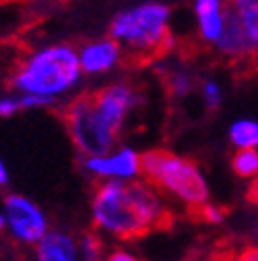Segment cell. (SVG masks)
<instances>
[{"label": "cell", "mask_w": 258, "mask_h": 261, "mask_svg": "<svg viewBox=\"0 0 258 261\" xmlns=\"http://www.w3.org/2000/svg\"><path fill=\"white\" fill-rule=\"evenodd\" d=\"M197 29L203 42L217 44L228 19V0H195Z\"/></svg>", "instance_id": "9"}, {"label": "cell", "mask_w": 258, "mask_h": 261, "mask_svg": "<svg viewBox=\"0 0 258 261\" xmlns=\"http://www.w3.org/2000/svg\"><path fill=\"white\" fill-rule=\"evenodd\" d=\"M9 182H11V172H9L7 164L3 162V158H0V189L9 187Z\"/></svg>", "instance_id": "22"}, {"label": "cell", "mask_w": 258, "mask_h": 261, "mask_svg": "<svg viewBox=\"0 0 258 261\" xmlns=\"http://www.w3.org/2000/svg\"><path fill=\"white\" fill-rule=\"evenodd\" d=\"M21 110H23V106H21V100H19V93L0 95V118H13Z\"/></svg>", "instance_id": "19"}, {"label": "cell", "mask_w": 258, "mask_h": 261, "mask_svg": "<svg viewBox=\"0 0 258 261\" xmlns=\"http://www.w3.org/2000/svg\"><path fill=\"white\" fill-rule=\"evenodd\" d=\"M141 104V93L131 83H110L67 106L64 124L81 155L112 151L126 126V120Z\"/></svg>", "instance_id": "1"}, {"label": "cell", "mask_w": 258, "mask_h": 261, "mask_svg": "<svg viewBox=\"0 0 258 261\" xmlns=\"http://www.w3.org/2000/svg\"><path fill=\"white\" fill-rule=\"evenodd\" d=\"M168 87H170V91L176 97H184V95L195 91L197 77H195V73L188 71V69H174L168 75Z\"/></svg>", "instance_id": "15"}, {"label": "cell", "mask_w": 258, "mask_h": 261, "mask_svg": "<svg viewBox=\"0 0 258 261\" xmlns=\"http://www.w3.org/2000/svg\"><path fill=\"white\" fill-rule=\"evenodd\" d=\"M104 257H106L104 245H102V241H100L98 234L87 232V234L79 237V259L98 261V259H104Z\"/></svg>", "instance_id": "16"}, {"label": "cell", "mask_w": 258, "mask_h": 261, "mask_svg": "<svg viewBox=\"0 0 258 261\" xmlns=\"http://www.w3.org/2000/svg\"><path fill=\"white\" fill-rule=\"evenodd\" d=\"M124 48L112 38H100V40H91L79 48V60H81V69L89 77H102L112 73L120 60H122Z\"/></svg>", "instance_id": "8"}, {"label": "cell", "mask_w": 258, "mask_h": 261, "mask_svg": "<svg viewBox=\"0 0 258 261\" xmlns=\"http://www.w3.org/2000/svg\"><path fill=\"white\" fill-rule=\"evenodd\" d=\"M232 168L242 178L258 176V149H236L232 158Z\"/></svg>", "instance_id": "14"}, {"label": "cell", "mask_w": 258, "mask_h": 261, "mask_svg": "<svg viewBox=\"0 0 258 261\" xmlns=\"http://www.w3.org/2000/svg\"><path fill=\"white\" fill-rule=\"evenodd\" d=\"M256 52H258V46H256Z\"/></svg>", "instance_id": "26"}, {"label": "cell", "mask_w": 258, "mask_h": 261, "mask_svg": "<svg viewBox=\"0 0 258 261\" xmlns=\"http://www.w3.org/2000/svg\"><path fill=\"white\" fill-rule=\"evenodd\" d=\"M228 7L258 46V0H228Z\"/></svg>", "instance_id": "13"}, {"label": "cell", "mask_w": 258, "mask_h": 261, "mask_svg": "<svg viewBox=\"0 0 258 261\" xmlns=\"http://www.w3.org/2000/svg\"><path fill=\"white\" fill-rule=\"evenodd\" d=\"M5 228H7V222H5V212L0 210V232H3Z\"/></svg>", "instance_id": "24"}, {"label": "cell", "mask_w": 258, "mask_h": 261, "mask_svg": "<svg viewBox=\"0 0 258 261\" xmlns=\"http://www.w3.org/2000/svg\"><path fill=\"white\" fill-rule=\"evenodd\" d=\"M143 176L161 193L170 195L186 207L201 210L211 199V189L203 170L184 155L166 149L145 151Z\"/></svg>", "instance_id": "5"}, {"label": "cell", "mask_w": 258, "mask_h": 261, "mask_svg": "<svg viewBox=\"0 0 258 261\" xmlns=\"http://www.w3.org/2000/svg\"><path fill=\"white\" fill-rule=\"evenodd\" d=\"M106 257H108L110 261H135V259H137V255L128 253V251H124V249H118V251H114V253H108Z\"/></svg>", "instance_id": "21"}, {"label": "cell", "mask_w": 258, "mask_h": 261, "mask_svg": "<svg viewBox=\"0 0 258 261\" xmlns=\"http://www.w3.org/2000/svg\"><path fill=\"white\" fill-rule=\"evenodd\" d=\"M201 95H203V102L207 106V110H219L223 104V87L215 81V79H205L201 83Z\"/></svg>", "instance_id": "17"}, {"label": "cell", "mask_w": 258, "mask_h": 261, "mask_svg": "<svg viewBox=\"0 0 258 261\" xmlns=\"http://www.w3.org/2000/svg\"><path fill=\"white\" fill-rule=\"evenodd\" d=\"M242 257L244 259H250V261H258V247H250Z\"/></svg>", "instance_id": "23"}, {"label": "cell", "mask_w": 258, "mask_h": 261, "mask_svg": "<svg viewBox=\"0 0 258 261\" xmlns=\"http://www.w3.org/2000/svg\"><path fill=\"white\" fill-rule=\"evenodd\" d=\"M3 212L7 222L5 230L15 243L23 247H36L42 241V237L50 230L46 212L25 195H7L3 201Z\"/></svg>", "instance_id": "6"}, {"label": "cell", "mask_w": 258, "mask_h": 261, "mask_svg": "<svg viewBox=\"0 0 258 261\" xmlns=\"http://www.w3.org/2000/svg\"><path fill=\"white\" fill-rule=\"evenodd\" d=\"M91 220L112 239H137L168 220L157 187L149 180H104L91 199Z\"/></svg>", "instance_id": "2"}, {"label": "cell", "mask_w": 258, "mask_h": 261, "mask_svg": "<svg viewBox=\"0 0 258 261\" xmlns=\"http://www.w3.org/2000/svg\"><path fill=\"white\" fill-rule=\"evenodd\" d=\"M19 100H21L23 110L52 108L58 104V100H54V97H46V95H38V93H19Z\"/></svg>", "instance_id": "18"}, {"label": "cell", "mask_w": 258, "mask_h": 261, "mask_svg": "<svg viewBox=\"0 0 258 261\" xmlns=\"http://www.w3.org/2000/svg\"><path fill=\"white\" fill-rule=\"evenodd\" d=\"M230 141L236 149H258V120L240 118L230 124Z\"/></svg>", "instance_id": "12"}, {"label": "cell", "mask_w": 258, "mask_h": 261, "mask_svg": "<svg viewBox=\"0 0 258 261\" xmlns=\"http://www.w3.org/2000/svg\"><path fill=\"white\" fill-rule=\"evenodd\" d=\"M79 50L71 44H48L29 52L11 77V87L17 93H38L60 97L73 93L83 77Z\"/></svg>", "instance_id": "3"}, {"label": "cell", "mask_w": 258, "mask_h": 261, "mask_svg": "<svg viewBox=\"0 0 258 261\" xmlns=\"http://www.w3.org/2000/svg\"><path fill=\"white\" fill-rule=\"evenodd\" d=\"M254 237H256V239H258V222H256V224H254Z\"/></svg>", "instance_id": "25"}, {"label": "cell", "mask_w": 258, "mask_h": 261, "mask_svg": "<svg viewBox=\"0 0 258 261\" xmlns=\"http://www.w3.org/2000/svg\"><path fill=\"white\" fill-rule=\"evenodd\" d=\"M199 212H201V216H203L209 224H221V222H223V218H225V216H223V210H221V207H217V205H213L211 201H209V203H205Z\"/></svg>", "instance_id": "20"}, {"label": "cell", "mask_w": 258, "mask_h": 261, "mask_svg": "<svg viewBox=\"0 0 258 261\" xmlns=\"http://www.w3.org/2000/svg\"><path fill=\"white\" fill-rule=\"evenodd\" d=\"M215 48L230 58H242L256 50V44L250 40V36L246 34V29L238 21V17L230 11V7H228V19H225V29Z\"/></svg>", "instance_id": "11"}, {"label": "cell", "mask_w": 258, "mask_h": 261, "mask_svg": "<svg viewBox=\"0 0 258 261\" xmlns=\"http://www.w3.org/2000/svg\"><path fill=\"white\" fill-rule=\"evenodd\" d=\"M81 164L98 180H137L143 176V153L128 145H116L106 153L81 155Z\"/></svg>", "instance_id": "7"}, {"label": "cell", "mask_w": 258, "mask_h": 261, "mask_svg": "<svg viewBox=\"0 0 258 261\" xmlns=\"http://www.w3.org/2000/svg\"><path fill=\"white\" fill-rule=\"evenodd\" d=\"M40 261H75L79 259V239L64 230H48L36 245Z\"/></svg>", "instance_id": "10"}, {"label": "cell", "mask_w": 258, "mask_h": 261, "mask_svg": "<svg viewBox=\"0 0 258 261\" xmlns=\"http://www.w3.org/2000/svg\"><path fill=\"white\" fill-rule=\"evenodd\" d=\"M172 9L159 0L126 7L118 11L108 27V34L133 54H155L172 44L170 34Z\"/></svg>", "instance_id": "4"}]
</instances>
